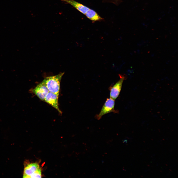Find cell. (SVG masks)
<instances>
[{"label": "cell", "instance_id": "6da1fadb", "mask_svg": "<svg viewBox=\"0 0 178 178\" xmlns=\"http://www.w3.org/2000/svg\"><path fill=\"white\" fill-rule=\"evenodd\" d=\"M64 73L47 77L43 81L49 92L59 95L60 83Z\"/></svg>", "mask_w": 178, "mask_h": 178}, {"label": "cell", "instance_id": "7a4b0ae2", "mask_svg": "<svg viewBox=\"0 0 178 178\" xmlns=\"http://www.w3.org/2000/svg\"><path fill=\"white\" fill-rule=\"evenodd\" d=\"M114 106V100L110 98H107L99 113L95 116V118L99 120L106 114L111 112L117 113L115 110Z\"/></svg>", "mask_w": 178, "mask_h": 178}, {"label": "cell", "instance_id": "3957f363", "mask_svg": "<svg viewBox=\"0 0 178 178\" xmlns=\"http://www.w3.org/2000/svg\"><path fill=\"white\" fill-rule=\"evenodd\" d=\"M120 79L112 86L110 87V98L115 100L118 97L120 92L123 82L125 79L122 75H119Z\"/></svg>", "mask_w": 178, "mask_h": 178}, {"label": "cell", "instance_id": "277c9868", "mask_svg": "<svg viewBox=\"0 0 178 178\" xmlns=\"http://www.w3.org/2000/svg\"><path fill=\"white\" fill-rule=\"evenodd\" d=\"M32 91L43 101H44L46 95L49 92L43 81L33 89Z\"/></svg>", "mask_w": 178, "mask_h": 178}, {"label": "cell", "instance_id": "5b68a950", "mask_svg": "<svg viewBox=\"0 0 178 178\" xmlns=\"http://www.w3.org/2000/svg\"><path fill=\"white\" fill-rule=\"evenodd\" d=\"M58 97L59 95L49 91L46 95L44 101L56 109L61 114L62 112L59 108Z\"/></svg>", "mask_w": 178, "mask_h": 178}, {"label": "cell", "instance_id": "8992f818", "mask_svg": "<svg viewBox=\"0 0 178 178\" xmlns=\"http://www.w3.org/2000/svg\"><path fill=\"white\" fill-rule=\"evenodd\" d=\"M39 169V166L37 163L28 164L24 167L23 177L30 178L31 176Z\"/></svg>", "mask_w": 178, "mask_h": 178}, {"label": "cell", "instance_id": "52a82bcc", "mask_svg": "<svg viewBox=\"0 0 178 178\" xmlns=\"http://www.w3.org/2000/svg\"><path fill=\"white\" fill-rule=\"evenodd\" d=\"M61 0L70 4L85 15L90 9L87 7L74 0Z\"/></svg>", "mask_w": 178, "mask_h": 178}, {"label": "cell", "instance_id": "ba28073f", "mask_svg": "<svg viewBox=\"0 0 178 178\" xmlns=\"http://www.w3.org/2000/svg\"><path fill=\"white\" fill-rule=\"evenodd\" d=\"M85 15L89 19L93 21H99L103 19L95 11L91 9L89 10Z\"/></svg>", "mask_w": 178, "mask_h": 178}, {"label": "cell", "instance_id": "9c48e42d", "mask_svg": "<svg viewBox=\"0 0 178 178\" xmlns=\"http://www.w3.org/2000/svg\"><path fill=\"white\" fill-rule=\"evenodd\" d=\"M41 170L40 168L31 176L30 178H41Z\"/></svg>", "mask_w": 178, "mask_h": 178}]
</instances>
